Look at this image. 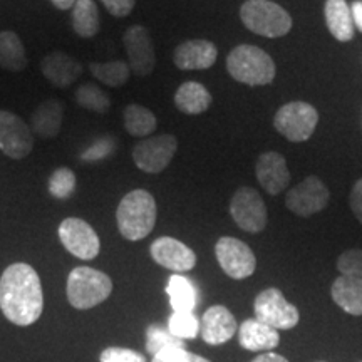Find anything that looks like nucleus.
<instances>
[{"mask_svg":"<svg viewBox=\"0 0 362 362\" xmlns=\"http://www.w3.org/2000/svg\"><path fill=\"white\" fill-rule=\"evenodd\" d=\"M42 285L34 267L12 264L0 277V309L17 325H30L42 314Z\"/></svg>","mask_w":362,"mask_h":362,"instance_id":"nucleus-1","label":"nucleus"},{"mask_svg":"<svg viewBox=\"0 0 362 362\" xmlns=\"http://www.w3.org/2000/svg\"><path fill=\"white\" fill-rule=\"evenodd\" d=\"M158 208L155 197L146 189H133L121 200L116 210L119 233L126 240L138 242L146 238L156 225Z\"/></svg>","mask_w":362,"mask_h":362,"instance_id":"nucleus-2","label":"nucleus"},{"mask_svg":"<svg viewBox=\"0 0 362 362\" xmlns=\"http://www.w3.org/2000/svg\"><path fill=\"white\" fill-rule=\"evenodd\" d=\"M226 71L237 83L245 86H269L275 79V62L264 49L242 44L226 57Z\"/></svg>","mask_w":362,"mask_h":362,"instance_id":"nucleus-3","label":"nucleus"},{"mask_svg":"<svg viewBox=\"0 0 362 362\" xmlns=\"http://www.w3.org/2000/svg\"><path fill=\"white\" fill-rule=\"evenodd\" d=\"M111 292V279L90 267H76L67 279V298L74 309H93L106 300Z\"/></svg>","mask_w":362,"mask_h":362,"instance_id":"nucleus-4","label":"nucleus"},{"mask_svg":"<svg viewBox=\"0 0 362 362\" xmlns=\"http://www.w3.org/2000/svg\"><path fill=\"white\" fill-rule=\"evenodd\" d=\"M240 19L248 30L264 37H282L292 29V17L270 0H247L240 8Z\"/></svg>","mask_w":362,"mask_h":362,"instance_id":"nucleus-5","label":"nucleus"},{"mask_svg":"<svg viewBox=\"0 0 362 362\" xmlns=\"http://www.w3.org/2000/svg\"><path fill=\"white\" fill-rule=\"evenodd\" d=\"M317 123H319V112L312 104L304 101L284 104L274 117L275 129L292 143L307 141L314 134Z\"/></svg>","mask_w":362,"mask_h":362,"instance_id":"nucleus-6","label":"nucleus"},{"mask_svg":"<svg viewBox=\"0 0 362 362\" xmlns=\"http://www.w3.org/2000/svg\"><path fill=\"white\" fill-rule=\"evenodd\" d=\"M253 312H255L257 320L270 325L275 330H291L300 320L297 307L287 302L284 293L275 287L265 288L255 297Z\"/></svg>","mask_w":362,"mask_h":362,"instance_id":"nucleus-7","label":"nucleus"},{"mask_svg":"<svg viewBox=\"0 0 362 362\" xmlns=\"http://www.w3.org/2000/svg\"><path fill=\"white\" fill-rule=\"evenodd\" d=\"M178 149V139L173 134H160L139 141L133 149V160L139 170L158 175L170 165Z\"/></svg>","mask_w":362,"mask_h":362,"instance_id":"nucleus-8","label":"nucleus"},{"mask_svg":"<svg viewBox=\"0 0 362 362\" xmlns=\"http://www.w3.org/2000/svg\"><path fill=\"white\" fill-rule=\"evenodd\" d=\"M215 255L221 270L233 280L248 279L257 269L255 253L238 238L221 237L215 245Z\"/></svg>","mask_w":362,"mask_h":362,"instance_id":"nucleus-9","label":"nucleus"},{"mask_svg":"<svg viewBox=\"0 0 362 362\" xmlns=\"http://www.w3.org/2000/svg\"><path fill=\"white\" fill-rule=\"evenodd\" d=\"M230 214L238 228L248 233H260L267 226V206L260 193L250 187H242L235 192L230 202Z\"/></svg>","mask_w":362,"mask_h":362,"instance_id":"nucleus-10","label":"nucleus"},{"mask_svg":"<svg viewBox=\"0 0 362 362\" xmlns=\"http://www.w3.org/2000/svg\"><path fill=\"white\" fill-rule=\"evenodd\" d=\"M330 193L324 181L317 176H307L285 197V205L293 215L309 218L329 205Z\"/></svg>","mask_w":362,"mask_h":362,"instance_id":"nucleus-11","label":"nucleus"},{"mask_svg":"<svg viewBox=\"0 0 362 362\" xmlns=\"http://www.w3.org/2000/svg\"><path fill=\"white\" fill-rule=\"evenodd\" d=\"M34 148L30 126L16 112L0 111V151L12 160H24Z\"/></svg>","mask_w":362,"mask_h":362,"instance_id":"nucleus-12","label":"nucleus"},{"mask_svg":"<svg viewBox=\"0 0 362 362\" xmlns=\"http://www.w3.org/2000/svg\"><path fill=\"white\" fill-rule=\"evenodd\" d=\"M59 240L66 250L81 260L96 259L101 250L98 233L88 221L81 218H66L59 225Z\"/></svg>","mask_w":362,"mask_h":362,"instance_id":"nucleus-13","label":"nucleus"},{"mask_svg":"<svg viewBox=\"0 0 362 362\" xmlns=\"http://www.w3.org/2000/svg\"><path fill=\"white\" fill-rule=\"evenodd\" d=\"M123 42L131 72H134L138 78L151 76L156 66V52L151 34L146 27L131 25L123 35Z\"/></svg>","mask_w":362,"mask_h":362,"instance_id":"nucleus-14","label":"nucleus"},{"mask_svg":"<svg viewBox=\"0 0 362 362\" xmlns=\"http://www.w3.org/2000/svg\"><path fill=\"white\" fill-rule=\"evenodd\" d=\"M153 260L175 274H185L197 265V255L192 248L173 237H160L149 247Z\"/></svg>","mask_w":362,"mask_h":362,"instance_id":"nucleus-15","label":"nucleus"},{"mask_svg":"<svg viewBox=\"0 0 362 362\" xmlns=\"http://www.w3.org/2000/svg\"><path fill=\"white\" fill-rule=\"evenodd\" d=\"M218 57V49L214 42L203 39H193L180 44L173 52L175 66L181 71L210 69Z\"/></svg>","mask_w":362,"mask_h":362,"instance_id":"nucleus-16","label":"nucleus"},{"mask_svg":"<svg viewBox=\"0 0 362 362\" xmlns=\"http://www.w3.org/2000/svg\"><path fill=\"white\" fill-rule=\"evenodd\" d=\"M238 325L235 315L225 305L210 307L202 317V339L210 346H221L237 334Z\"/></svg>","mask_w":362,"mask_h":362,"instance_id":"nucleus-17","label":"nucleus"},{"mask_svg":"<svg viewBox=\"0 0 362 362\" xmlns=\"http://www.w3.org/2000/svg\"><path fill=\"white\" fill-rule=\"evenodd\" d=\"M255 173L260 187L269 194H279L291 183V171L287 168V161L277 151L262 153L257 160Z\"/></svg>","mask_w":362,"mask_h":362,"instance_id":"nucleus-18","label":"nucleus"},{"mask_svg":"<svg viewBox=\"0 0 362 362\" xmlns=\"http://www.w3.org/2000/svg\"><path fill=\"white\" fill-rule=\"evenodd\" d=\"M44 78L51 83L54 88L67 89L71 88L79 76L83 74V64L66 52H51L40 62Z\"/></svg>","mask_w":362,"mask_h":362,"instance_id":"nucleus-19","label":"nucleus"},{"mask_svg":"<svg viewBox=\"0 0 362 362\" xmlns=\"http://www.w3.org/2000/svg\"><path fill=\"white\" fill-rule=\"evenodd\" d=\"M238 342L247 351L270 352L279 346L280 334L260 320L247 319L238 327Z\"/></svg>","mask_w":362,"mask_h":362,"instance_id":"nucleus-20","label":"nucleus"},{"mask_svg":"<svg viewBox=\"0 0 362 362\" xmlns=\"http://www.w3.org/2000/svg\"><path fill=\"white\" fill-rule=\"evenodd\" d=\"M64 121V104L59 99H47L39 104L30 117V129L42 139H52L61 133Z\"/></svg>","mask_w":362,"mask_h":362,"instance_id":"nucleus-21","label":"nucleus"},{"mask_svg":"<svg viewBox=\"0 0 362 362\" xmlns=\"http://www.w3.org/2000/svg\"><path fill=\"white\" fill-rule=\"evenodd\" d=\"M332 300L351 315H362V279L341 275L330 287Z\"/></svg>","mask_w":362,"mask_h":362,"instance_id":"nucleus-22","label":"nucleus"},{"mask_svg":"<svg viewBox=\"0 0 362 362\" xmlns=\"http://www.w3.org/2000/svg\"><path fill=\"white\" fill-rule=\"evenodd\" d=\"M325 22L329 33L339 42H349L354 39V21L349 4L346 0H327L325 2Z\"/></svg>","mask_w":362,"mask_h":362,"instance_id":"nucleus-23","label":"nucleus"},{"mask_svg":"<svg viewBox=\"0 0 362 362\" xmlns=\"http://www.w3.org/2000/svg\"><path fill=\"white\" fill-rule=\"evenodd\" d=\"M211 101L214 99H211V94L208 93L205 86L194 83V81L181 84L175 94V106L183 115L189 116L205 112L211 106Z\"/></svg>","mask_w":362,"mask_h":362,"instance_id":"nucleus-24","label":"nucleus"},{"mask_svg":"<svg viewBox=\"0 0 362 362\" xmlns=\"http://www.w3.org/2000/svg\"><path fill=\"white\" fill-rule=\"evenodd\" d=\"M29 61H27L25 47L19 35L12 30H2L0 33V67L8 72L24 71Z\"/></svg>","mask_w":362,"mask_h":362,"instance_id":"nucleus-25","label":"nucleus"},{"mask_svg":"<svg viewBox=\"0 0 362 362\" xmlns=\"http://www.w3.org/2000/svg\"><path fill=\"white\" fill-rule=\"evenodd\" d=\"M101 19L94 0H76L72 7V29L83 39H93L99 33Z\"/></svg>","mask_w":362,"mask_h":362,"instance_id":"nucleus-26","label":"nucleus"},{"mask_svg":"<svg viewBox=\"0 0 362 362\" xmlns=\"http://www.w3.org/2000/svg\"><path fill=\"white\" fill-rule=\"evenodd\" d=\"M166 293L170 297L173 312H193L197 307V288L192 280L183 275H171L166 285Z\"/></svg>","mask_w":362,"mask_h":362,"instance_id":"nucleus-27","label":"nucleus"},{"mask_svg":"<svg viewBox=\"0 0 362 362\" xmlns=\"http://www.w3.org/2000/svg\"><path fill=\"white\" fill-rule=\"evenodd\" d=\"M124 128L131 136L136 138H146L156 129L158 119L155 112L149 111L148 107L141 106V104L131 103L124 107Z\"/></svg>","mask_w":362,"mask_h":362,"instance_id":"nucleus-28","label":"nucleus"},{"mask_svg":"<svg viewBox=\"0 0 362 362\" xmlns=\"http://www.w3.org/2000/svg\"><path fill=\"white\" fill-rule=\"evenodd\" d=\"M90 72L99 83L107 88H121L128 83L131 76V67L124 61H111V62H93L89 66Z\"/></svg>","mask_w":362,"mask_h":362,"instance_id":"nucleus-29","label":"nucleus"},{"mask_svg":"<svg viewBox=\"0 0 362 362\" xmlns=\"http://www.w3.org/2000/svg\"><path fill=\"white\" fill-rule=\"evenodd\" d=\"M74 98L81 107L90 112H96V115H106L111 107V99L107 96L106 90L93 83L81 84L76 89Z\"/></svg>","mask_w":362,"mask_h":362,"instance_id":"nucleus-30","label":"nucleus"},{"mask_svg":"<svg viewBox=\"0 0 362 362\" xmlns=\"http://www.w3.org/2000/svg\"><path fill=\"white\" fill-rule=\"evenodd\" d=\"M171 347H185V341L173 336L170 329L161 327V325H149L146 330V349L149 354L156 356Z\"/></svg>","mask_w":362,"mask_h":362,"instance_id":"nucleus-31","label":"nucleus"},{"mask_svg":"<svg viewBox=\"0 0 362 362\" xmlns=\"http://www.w3.org/2000/svg\"><path fill=\"white\" fill-rule=\"evenodd\" d=\"M170 332L181 341L194 339L200 334V320L193 312H173L168 322Z\"/></svg>","mask_w":362,"mask_h":362,"instance_id":"nucleus-32","label":"nucleus"},{"mask_svg":"<svg viewBox=\"0 0 362 362\" xmlns=\"http://www.w3.org/2000/svg\"><path fill=\"white\" fill-rule=\"evenodd\" d=\"M76 183L78 180L74 171L71 168H57L49 178V193L59 200H64L76 192Z\"/></svg>","mask_w":362,"mask_h":362,"instance_id":"nucleus-33","label":"nucleus"},{"mask_svg":"<svg viewBox=\"0 0 362 362\" xmlns=\"http://www.w3.org/2000/svg\"><path fill=\"white\" fill-rule=\"evenodd\" d=\"M337 270L341 272V275L362 279V250L361 248H351V250L342 252L337 259Z\"/></svg>","mask_w":362,"mask_h":362,"instance_id":"nucleus-34","label":"nucleus"},{"mask_svg":"<svg viewBox=\"0 0 362 362\" xmlns=\"http://www.w3.org/2000/svg\"><path fill=\"white\" fill-rule=\"evenodd\" d=\"M151 362H210L205 357L193 354L185 347H171V349L161 351L160 354L153 356Z\"/></svg>","mask_w":362,"mask_h":362,"instance_id":"nucleus-35","label":"nucleus"},{"mask_svg":"<svg viewBox=\"0 0 362 362\" xmlns=\"http://www.w3.org/2000/svg\"><path fill=\"white\" fill-rule=\"evenodd\" d=\"M101 362H146V359L136 351L124 349V347H110L103 351Z\"/></svg>","mask_w":362,"mask_h":362,"instance_id":"nucleus-36","label":"nucleus"},{"mask_svg":"<svg viewBox=\"0 0 362 362\" xmlns=\"http://www.w3.org/2000/svg\"><path fill=\"white\" fill-rule=\"evenodd\" d=\"M106 11L115 17H126L133 12L136 0H101Z\"/></svg>","mask_w":362,"mask_h":362,"instance_id":"nucleus-37","label":"nucleus"},{"mask_svg":"<svg viewBox=\"0 0 362 362\" xmlns=\"http://www.w3.org/2000/svg\"><path fill=\"white\" fill-rule=\"evenodd\" d=\"M349 205L357 221L362 225V178L357 181L354 188H352L351 197H349Z\"/></svg>","mask_w":362,"mask_h":362,"instance_id":"nucleus-38","label":"nucleus"},{"mask_svg":"<svg viewBox=\"0 0 362 362\" xmlns=\"http://www.w3.org/2000/svg\"><path fill=\"white\" fill-rule=\"evenodd\" d=\"M112 149V143H104V141H99L94 144V146H90L88 151L83 155V160L84 161H96V160H101V158L107 156L111 153Z\"/></svg>","mask_w":362,"mask_h":362,"instance_id":"nucleus-39","label":"nucleus"},{"mask_svg":"<svg viewBox=\"0 0 362 362\" xmlns=\"http://www.w3.org/2000/svg\"><path fill=\"white\" fill-rule=\"evenodd\" d=\"M352 12V21H354V25L362 33V0H357L351 6Z\"/></svg>","mask_w":362,"mask_h":362,"instance_id":"nucleus-40","label":"nucleus"},{"mask_svg":"<svg viewBox=\"0 0 362 362\" xmlns=\"http://www.w3.org/2000/svg\"><path fill=\"white\" fill-rule=\"evenodd\" d=\"M250 362H288L284 356L275 354V352H264V354L257 356L255 359Z\"/></svg>","mask_w":362,"mask_h":362,"instance_id":"nucleus-41","label":"nucleus"},{"mask_svg":"<svg viewBox=\"0 0 362 362\" xmlns=\"http://www.w3.org/2000/svg\"><path fill=\"white\" fill-rule=\"evenodd\" d=\"M52 6L59 8V11H67V8L74 7L76 0H51Z\"/></svg>","mask_w":362,"mask_h":362,"instance_id":"nucleus-42","label":"nucleus"},{"mask_svg":"<svg viewBox=\"0 0 362 362\" xmlns=\"http://www.w3.org/2000/svg\"><path fill=\"white\" fill-rule=\"evenodd\" d=\"M319 362H324V361H319Z\"/></svg>","mask_w":362,"mask_h":362,"instance_id":"nucleus-43","label":"nucleus"}]
</instances>
